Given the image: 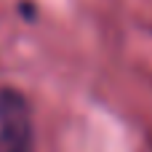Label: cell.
<instances>
[{
    "label": "cell",
    "instance_id": "cell-1",
    "mask_svg": "<svg viewBox=\"0 0 152 152\" xmlns=\"http://www.w3.org/2000/svg\"><path fill=\"white\" fill-rule=\"evenodd\" d=\"M0 152H35L32 110L16 88H0Z\"/></svg>",
    "mask_w": 152,
    "mask_h": 152
}]
</instances>
